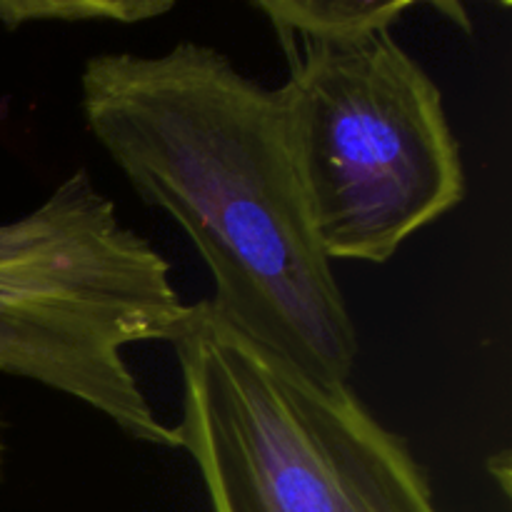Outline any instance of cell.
I'll use <instances>...</instances> for the list:
<instances>
[{"instance_id": "obj_1", "label": "cell", "mask_w": 512, "mask_h": 512, "mask_svg": "<svg viewBox=\"0 0 512 512\" xmlns=\"http://www.w3.org/2000/svg\"><path fill=\"white\" fill-rule=\"evenodd\" d=\"M85 128L213 275L208 305L320 385H348L360 340L305 208L280 88L218 48L100 53L80 73Z\"/></svg>"}, {"instance_id": "obj_2", "label": "cell", "mask_w": 512, "mask_h": 512, "mask_svg": "<svg viewBox=\"0 0 512 512\" xmlns=\"http://www.w3.org/2000/svg\"><path fill=\"white\" fill-rule=\"evenodd\" d=\"M183 385L175 428L213 512H440L428 473L350 385H320L188 305L170 340Z\"/></svg>"}, {"instance_id": "obj_3", "label": "cell", "mask_w": 512, "mask_h": 512, "mask_svg": "<svg viewBox=\"0 0 512 512\" xmlns=\"http://www.w3.org/2000/svg\"><path fill=\"white\" fill-rule=\"evenodd\" d=\"M185 313L168 260L88 170L0 223V373L88 405L130 440L180 450L125 350L170 343Z\"/></svg>"}, {"instance_id": "obj_4", "label": "cell", "mask_w": 512, "mask_h": 512, "mask_svg": "<svg viewBox=\"0 0 512 512\" xmlns=\"http://www.w3.org/2000/svg\"><path fill=\"white\" fill-rule=\"evenodd\" d=\"M288 143L320 248L383 265L465 198L443 93L393 38L283 43Z\"/></svg>"}, {"instance_id": "obj_5", "label": "cell", "mask_w": 512, "mask_h": 512, "mask_svg": "<svg viewBox=\"0 0 512 512\" xmlns=\"http://www.w3.org/2000/svg\"><path fill=\"white\" fill-rule=\"evenodd\" d=\"M283 43L348 45L393 33L403 13L415 8L405 0H255Z\"/></svg>"}, {"instance_id": "obj_6", "label": "cell", "mask_w": 512, "mask_h": 512, "mask_svg": "<svg viewBox=\"0 0 512 512\" xmlns=\"http://www.w3.org/2000/svg\"><path fill=\"white\" fill-rule=\"evenodd\" d=\"M170 0H0V25L28 23H145L170 13Z\"/></svg>"}, {"instance_id": "obj_7", "label": "cell", "mask_w": 512, "mask_h": 512, "mask_svg": "<svg viewBox=\"0 0 512 512\" xmlns=\"http://www.w3.org/2000/svg\"><path fill=\"white\" fill-rule=\"evenodd\" d=\"M510 453L508 450H505V453H500V455H495V458H490V473L493 475H498V483L503 485V490H505V495H510Z\"/></svg>"}, {"instance_id": "obj_8", "label": "cell", "mask_w": 512, "mask_h": 512, "mask_svg": "<svg viewBox=\"0 0 512 512\" xmlns=\"http://www.w3.org/2000/svg\"><path fill=\"white\" fill-rule=\"evenodd\" d=\"M3 460H5V443H3V420H0V480H3Z\"/></svg>"}]
</instances>
